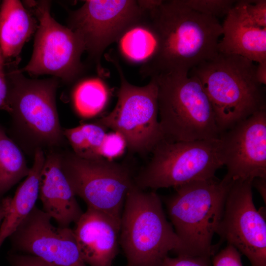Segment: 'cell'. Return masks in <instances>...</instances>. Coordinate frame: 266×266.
I'll return each instance as SVG.
<instances>
[{"label": "cell", "mask_w": 266, "mask_h": 266, "mask_svg": "<svg viewBox=\"0 0 266 266\" xmlns=\"http://www.w3.org/2000/svg\"><path fill=\"white\" fill-rule=\"evenodd\" d=\"M147 12L157 45L153 58L141 66L144 76L188 74L218 54L223 29L217 18L196 11L183 0H161Z\"/></svg>", "instance_id": "1"}, {"label": "cell", "mask_w": 266, "mask_h": 266, "mask_svg": "<svg viewBox=\"0 0 266 266\" xmlns=\"http://www.w3.org/2000/svg\"><path fill=\"white\" fill-rule=\"evenodd\" d=\"M5 69L14 141L33 155L38 149L45 152L63 146L66 141L56 102L59 79H30L18 67Z\"/></svg>", "instance_id": "2"}, {"label": "cell", "mask_w": 266, "mask_h": 266, "mask_svg": "<svg viewBox=\"0 0 266 266\" xmlns=\"http://www.w3.org/2000/svg\"><path fill=\"white\" fill-rule=\"evenodd\" d=\"M257 65L243 57L219 52L192 68L208 98L221 132L266 108L264 89L256 77Z\"/></svg>", "instance_id": "3"}, {"label": "cell", "mask_w": 266, "mask_h": 266, "mask_svg": "<svg viewBox=\"0 0 266 266\" xmlns=\"http://www.w3.org/2000/svg\"><path fill=\"white\" fill-rule=\"evenodd\" d=\"M119 243L127 266H161L169 252L178 256L182 252L181 241L166 217L159 196L134 182L125 201Z\"/></svg>", "instance_id": "4"}, {"label": "cell", "mask_w": 266, "mask_h": 266, "mask_svg": "<svg viewBox=\"0 0 266 266\" xmlns=\"http://www.w3.org/2000/svg\"><path fill=\"white\" fill-rule=\"evenodd\" d=\"M233 181L224 177L196 181L175 187L166 200L174 230L181 241L178 256L209 258L213 236L221 219L227 193Z\"/></svg>", "instance_id": "5"}, {"label": "cell", "mask_w": 266, "mask_h": 266, "mask_svg": "<svg viewBox=\"0 0 266 266\" xmlns=\"http://www.w3.org/2000/svg\"><path fill=\"white\" fill-rule=\"evenodd\" d=\"M152 77L158 86L159 121L164 139L190 141L220 138L212 106L196 77L169 73Z\"/></svg>", "instance_id": "6"}, {"label": "cell", "mask_w": 266, "mask_h": 266, "mask_svg": "<svg viewBox=\"0 0 266 266\" xmlns=\"http://www.w3.org/2000/svg\"><path fill=\"white\" fill-rule=\"evenodd\" d=\"M146 166L134 177L139 188L176 187L215 177L223 165L220 138L190 141L161 140Z\"/></svg>", "instance_id": "7"}, {"label": "cell", "mask_w": 266, "mask_h": 266, "mask_svg": "<svg viewBox=\"0 0 266 266\" xmlns=\"http://www.w3.org/2000/svg\"><path fill=\"white\" fill-rule=\"evenodd\" d=\"M106 58L118 71L120 86L114 109L96 122L119 133L131 152H151L164 139L158 119L156 81L152 77L145 86L133 85L126 79L117 59L109 55Z\"/></svg>", "instance_id": "8"}, {"label": "cell", "mask_w": 266, "mask_h": 266, "mask_svg": "<svg viewBox=\"0 0 266 266\" xmlns=\"http://www.w3.org/2000/svg\"><path fill=\"white\" fill-rule=\"evenodd\" d=\"M63 172L87 207L121 222L127 194L134 183L129 168L104 158L87 159L60 151Z\"/></svg>", "instance_id": "9"}, {"label": "cell", "mask_w": 266, "mask_h": 266, "mask_svg": "<svg viewBox=\"0 0 266 266\" xmlns=\"http://www.w3.org/2000/svg\"><path fill=\"white\" fill-rule=\"evenodd\" d=\"M23 3L36 18L38 27L31 58L19 71L32 76L50 75L66 83L76 80L84 70L81 57L85 47L80 37L52 17L50 1Z\"/></svg>", "instance_id": "10"}, {"label": "cell", "mask_w": 266, "mask_h": 266, "mask_svg": "<svg viewBox=\"0 0 266 266\" xmlns=\"http://www.w3.org/2000/svg\"><path fill=\"white\" fill-rule=\"evenodd\" d=\"M141 0H86L78 9L70 11L67 27L82 40L89 58L101 73L100 61L106 48L118 40L131 26L144 16Z\"/></svg>", "instance_id": "11"}, {"label": "cell", "mask_w": 266, "mask_h": 266, "mask_svg": "<svg viewBox=\"0 0 266 266\" xmlns=\"http://www.w3.org/2000/svg\"><path fill=\"white\" fill-rule=\"evenodd\" d=\"M250 180L233 181L216 233L249 260L266 266V222L253 200Z\"/></svg>", "instance_id": "12"}, {"label": "cell", "mask_w": 266, "mask_h": 266, "mask_svg": "<svg viewBox=\"0 0 266 266\" xmlns=\"http://www.w3.org/2000/svg\"><path fill=\"white\" fill-rule=\"evenodd\" d=\"M220 153L232 181L266 178V109L221 133Z\"/></svg>", "instance_id": "13"}, {"label": "cell", "mask_w": 266, "mask_h": 266, "mask_svg": "<svg viewBox=\"0 0 266 266\" xmlns=\"http://www.w3.org/2000/svg\"><path fill=\"white\" fill-rule=\"evenodd\" d=\"M51 219L35 206L9 236L13 248L53 266H88L82 258L73 229L55 227Z\"/></svg>", "instance_id": "14"}, {"label": "cell", "mask_w": 266, "mask_h": 266, "mask_svg": "<svg viewBox=\"0 0 266 266\" xmlns=\"http://www.w3.org/2000/svg\"><path fill=\"white\" fill-rule=\"evenodd\" d=\"M74 236L88 266H111L118 249L121 222L88 208L75 223Z\"/></svg>", "instance_id": "15"}, {"label": "cell", "mask_w": 266, "mask_h": 266, "mask_svg": "<svg viewBox=\"0 0 266 266\" xmlns=\"http://www.w3.org/2000/svg\"><path fill=\"white\" fill-rule=\"evenodd\" d=\"M46 154L39 186L42 210L59 226L68 227L75 223L83 212L62 169L60 151L52 150Z\"/></svg>", "instance_id": "16"}, {"label": "cell", "mask_w": 266, "mask_h": 266, "mask_svg": "<svg viewBox=\"0 0 266 266\" xmlns=\"http://www.w3.org/2000/svg\"><path fill=\"white\" fill-rule=\"evenodd\" d=\"M38 27L36 18L18 0L0 4V49L5 68L18 67L22 48Z\"/></svg>", "instance_id": "17"}, {"label": "cell", "mask_w": 266, "mask_h": 266, "mask_svg": "<svg viewBox=\"0 0 266 266\" xmlns=\"http://www.w3.org/2000/svg\"><path fill=\"white\" fill-rule=\"evenodd\" d=\"M219 52L240 56L255 63L266 61V28L245 23L232 8L222 25Z\"/></svg>", "instance_id": "18"}, {"label": "cell", "mask_w": 266, "mask_h": 266, "mask_svg": "<svg viewBox=\"0 0 266 266\" xmlns=\"http://www.w3.org/2000/svg\"><path fill=\"white\" fill-rule=\"evenodd\" d=\"M45 159L44 151L38 149L35 152L29 174L11 198L9 210L0 226V248L35 206Z\"/></svg>", "instance_id": "19"}, {"label": "cell", "mask_w": 266, "mask_h": 266, "mask_svg": "<svg viewBox=\"0 0 266 266\" xmlns=\"http://www.w3.org/2000/svg\"><path fill=\"white\" fill-rule=\"evenodd\" d=\"M117 42L121 54L128 62L142 66L151 60L157 41L147 10L143 18L128 28Z\"/></svg>", "instance_id": "20"}, {"label": "cell", "mask_w": 266, "mask_h": 266, "mask_svg": "<svg viewBox=\"0 0 266 266\" xmlns=\"http://www.w3.org/2000/svg\"><path fill=\"white\" fill-rule=\"evenodd\" d=\"M21 147L0 125V199L13 186L29 174Z\"/></svg>", "instance_id": "21"}, {"label": "cell", "mask_w": 266, "mask_h": 266, "mask_svg": "<svg viewBox=\"0 0 266 266\" xmlns=\"http://www.w3.org/2000/svg\"><path fill=\"white\" fill-rule=\"evenodd\" d=\"M106 129L95 122L63 129V132L76 155L84 159H95L102 158L101 148L107 134Z\"/></svg>", "instance_id": "22"}, {"label": "cell", "mask_w": 266, "mask_h": 266, "mask_svg": "<svg viewBox=\"0 0 266 266\" xmlns=\"http://www.w3.org/2000/svg\"><path fill=\"white\" fill-rule=\"evenodd\" d=\"M72 97L77 114L89 118L98 115L105 108L109 98V90L101 79L90 78L77 84Z\"/></svg>", "instance_id": "23"}, {"label": "cell", "mask_w": 266, "mask_h": 266, "mask_svg": "<svg viewBox=\"0 0 266 266\" xmlns=\"http://www.w3.org/2000/svg\"><path fill=\"white\" fill-rule=\"evenodd\" d=\"M232 9L245 23L260 28H266V0L236 1Z\"/></svg>", "instance_id": "24"}, {"label": "cell", "mask_w": 266, "mask_h": 266, "mask_svg": "<svg viewBox=\"0 0 266 266\" xmlns=\"http://www.w3.org/2000/svg\"><path fill=\"white\" fill-rule=\"evenodd\" d=\"M191 8L200 13L215 17L226 15L236 1L232 0H183Z\"/></svg>", "instance_id": "25"}, {"label": "cell", "mask_w": 266, "mask_h": 266, "mask_svg": "<svg viewBox=\"0 0 266 266\" xmlns=\"http://www.w3.org/2000/svg\"><path fill=\"white\" fill-rule=\"evenodd\" d=\"M127 147L124 139L118 133L113 131L107 133L101 148V156L109 159L121 155Z\"/></svg>", "instance_id": "26"}, {"label": "cell", "mask_w": 266, "mask_h": 266, "mask_svg": "<svg viewBox=\"0 0 266 266\" xmlns=\"http://www.w3.org/2000/svg\"><path fill=\"white\" fill-rule=\"evenodd\" d=\"M212 266H242L240 253L233 246L228 244L214 257Z\"/></svg>", "instance_id": "27"}, {"label": "cell", "mask_w": 266, "mask_h": 266, "mask_svg": "<svg viewBox=\"0 0 266 266\" xmlns=\"http://www.w3.org/2000/svg\"><path fill=\"white\" fill-rule=\"evenodd\" d=\"M161 266H210L209 258L203 257L178 256L166 257Z\"/></svg>", "instance_id": "28"}, {"label": "cell", "mask_w": 266, "mask_h": 266, "mask_svg": "<svg viewBox=\"0 0 266 266\" xmlns=\"http://www.w3.org/2000/svg\"><path fill=\"white\" fill-rule=\"evenodd\" d=\"M0 110L8 113L10 109L8 103V84L4 60L0 49Z\"/></svg>", "instance_id": "29"}, {"label": "cell", "mask_w": 266, "mask_h": 266, "mask_svg": "<svg viewBox=\"0 0 266 266\" xmlns=\"http://www.w3.org/2000/svg\"><path fill=\"white\" fill-rule=\"evenodd\" d=\"M11 266H53L42 260L31 255H10Z\"/></svg>", "instance_id": "30"}, {"label": "cell", "mask_w": 266, "mask_h": 266, "mask_svg": "<svg viewBox=\"0 0 266 266\" xmlns=\"http://www.w3.org/2000/svg\"><path fill=\"white\" fill-rule=\"evenodd\" d=\"M256 66V77L258 82L261 85L266 84V61L260 63Z\"/></svg>", "instance_id": "31"}, {"label": "cell", "mask_w": 266, "mask_h": 266, "mask_svg": "<svg viewBox=\"0 0 266 266\" xmlns=\"http://www.w3.org/2000/svg\"><path fill=\"white\" fill-rule=\"evenodd\" d=\"M254 186L259 192L266 202V178H256L252 182Z\"/></svg>", "instance_id": "32"}, {"label": "cell", "mask_w": 266, "mask_h": 266, "mask_svg": "<svg viewBox=\"0 0 266 266\" xmlns=\"http://www.w3.org/2000/svg\"><path fill=\"white\" fill-rule=\"evenodd\" d=\"M11 200V197H7L2 199L0 201V224L9 210Z\"/></svg>", "instance_id": "33"}, {"label": "cell", "mask_w": 266, "mask_h": 266, "mask_svg": "<svg viewBox=\"0 0 266 266\" xmlns=\"http://www.w3.org/2000/svg\"></svg>", "instance_id": "34"}]
</instances>
